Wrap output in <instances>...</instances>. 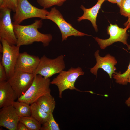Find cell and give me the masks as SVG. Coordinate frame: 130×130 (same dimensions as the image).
Listing matches in <instances>:
<instances>
[{
    "label": "cell",
    "mask_w": 130,
    "mask_h": 130,
    "mask_svg": "<svg viewBox=\"0 0 130 130\" xmlns=\"http://www.w3.org/2000/svg\"><path fill=\"white\" fill-rule=\"evenodd\" d=\"M125 103L128 107L130 106V94L129 97L126 101Z\"/></svg>",
    "instance_id": "obj_27"
},
{
    "label": "cell",
    "mask_w": 130,
    "mask_h": 130,
    "mask_svg": "<svg viewBox=\"0 0 130 130\" xmlns=\"http://www.w3.org/2000/svg\"><path fill=\"white\" fill-rule=\"evenodd\" d=\"M34 77L32 74L15 71L7 81L15 92L18 98L28 89L31 85Z\"/></svg>",
    "instance_id": "obj_10"
},
{
    "label": "cell",
    "mask_w": 130,
    "mask_h": 130,
    "mask_svg": "<svg viewBox=\"0 0 130 130\" xmlns=\"http://www.w3.org/2000/svg\"><path fill=\"white\" fill-rule=\"evenodd\" d=\"M67 0H37L38 3L43 8L46 9L54 6H61Z\"/></svg>",
    "instance_id": "obj_22"
},
{
    "label": "cell",
    "mask_w": 130,
    "mask_h": 130,
    "mask_svg": "<svg viewBox=\"0 0 130 130\" xmlns=\"http://www.w3.org/2000/svg\"><path fill=\"white\" fill-rule=\"evenodd\" d=\"M18 0H4L3 7L7 8L15 12L17 7Z\"/></svg>",
    "instance_id": "obj_24"
},
{
    "label": "cell",
    "mask_w": 130,
    "mask_h": 130,
    "mask_svg": "<svg viewBox=\"0 0 130 130\" xmlns=\"http://www.w3.org/2000/svg\"><path fill=\"white\" fill-rule=\"evenodd\" d=\"M105 1H108L109 2L115 4L116 3V0H105Z\"/></svg>",
    "instance_id": "obj_31"
},
{
    "label": "cell",
    "mask_w": 130,
    "mask_h": 130,
    "mask_svg": "<svg viewBox=\"0 0 130 130\" xmlns=\"http://www.w3.org/2000/svg\"><path fill=\"white\" fill-rule=\"evenodd\" d=\"M4 4V0H0V7H3Z\"/></svg>",
    "instance_id": "obj_29"
},
{
    "label": "cell",
    "mask_w": 130,
    "mask_h": 130,
    "mask_svg": "<svg viewBox=\"0 0 130 130\" xmlns=\"http://www.w3.org/2000/svg\"><path fill=\"white\" fill-rule=\"evenodd\" d=\"M20 121L23 123L29 130H40L41 124L31 116L20 117Z\"/></svg>",
    "instance_id": "obj_19"
},
{
    "label": "cell",
    "mask_w": 130,
    "mask_h": 130,
    "mask_svg": "<svg viewBox=\"0 0 130 130\" xmlns=\"http://www.w3.org/2000/svg\"><path fill=\"white\" fill-rule=\"evenodd\" d=\"M119 8L121 15L130 17V0H122Z\"/></svg>",
    "instance_id": "obj_23"
},
{
    "label": "cell",
    "mask_w": 130,
    "mask_h": 130,
    "mask_svg": "<svg viewBox=\"0 0 130 130\" xmlns=\"http://www.w3.org/2000/svg\"><path fill=\"white\" fill-rule=\"evenodd\" d=\"M50 82L49 78H45L39 74L35 76L31 85L25 93L18 98V101L29 104L35 102L42 96L50 93Z\"/></svg>",
    "instance_id": "obj_2"
},
{
    "label": "cell",
    "mask_w": 130,
    "mask_h": 130,
    "mask_svg": "<svg viewBox=\"0 0 130 130\" xmlns=\"http://www.w3.org/2000/svg\"><path fill=\"white\" fill-rule=\"evenodd\" d=\"M0 111V126L16 130L20 117L12 105L3 107Z\"/></svg>",
    "instance_id": "obj_13"
},
{
    "label": "cell",
    "mask_w": 130,
    "mask_h": 130,
    "mask_svg": "<svg viewBox=\"0 0 130 130\" xmlns=\"http://www.w3.org/2000/svg\"><path fill=\"white\" fill-rule=\"evenodd\" d=\"M99 52V50H98L95 53L96 63L93 67L90 69V72L97 77L98 70L101 68L107 73L110 78H112L113 74L115 73L116 70L115 65L117 61L114 57L108 54L104 57H101Z\"/></svg>",
    "instance_id": "obj_11"
},
{
    "label": "cell",
    "mask_w": 130,
    "mask_h": 130,
    "mask_svg": "<svg viewBox=\"0 0 130 130\" xmlns=\"http://www.w3.org/2000/svg\"><path fill=\"white\" fill-rule=\"evenodd\" d=\"M84 72L80 67L76 68L71 67L66 71H62L50 82L51 84L56 85L58 87L59 97L62 98L63 92L68 89L75 90L82 92L75 86V83L78 78L83 75Z\"/></svg>",
    "instance_id": "obj_3"
},
{
    "label": "cell",
    "mask_w": 130,
    "mask_h": 130,
    "mask_svg": "<svg viewBox=\"0 0 130 130\" xmlns=\"http://www.w3.org/2000/svg\"><path fill=\"white\" fill-rule=\"evenodd\" d=\"M12 106L14 108L20 117L31 116V111L30 104L25 102L15 101Z\"/></svg>",
    "instance_id": "obj_18"
},
{
    "label": "cell",
    "mask_w": 130,
    "mask_h": 130,
    "mask_svg": "<svg viewBox=\"0 0 130 130\" xmlns=\"http://www.w3.org/2000/svg\"><path fill=\"white\" fill-rule=\"evenodd\" d=\"M41 130H60L59 125L55 120L52 113L50 114L48 119L42 124Z\"/></svg>",
    "instance_id": "obj_21"
},
{
    "label": "cell",
    "mask_w": 130,
    "mask_h": 130,
    "mask_svg": "<svg viewBox=\"0 0 130 130\" xmlns=\"http://www.w3.org/2000/svg\"><path fill=\"white\" fill-rule=\"evenodd\" d=\"M0 40L3 47L2 55L0 61L5 69L8 80L15 72L20 47L10 45L3 39Z\"/></svg>",
    "instance_id": "obj_6"
},
{
    "label": "cell",
    "mask_w": 130,
    "mask_h": 130,
    "mask_svg": "<svg viewBox=\"0 0 130 130\" xmlns=\"http://www.w3.org/2000/svg\"><path fill=\"white\" fill-rule=\"evenodd\" d=\"M128 49L130 50V44L129 45ZM130 72V61L128 68L124 72L121 74L120 72H115L112 76L117 83L123 85H126L128 82V77Z\"/></svg>",
    "instance_id": "obj_20"
},
{
    "label": "cell",
    "mask_w": 130,
    "mask_h": 130,
    "mask_svg": "<svg viewBox=\"0 0 130 130\" xmlns=\"http://www.w3.org/2000/svg\"><path fill=\"white\" fill-rule=\"evenodd\" d=\"M11 11L6 7H0V39H4L10 45H16L17 39L11 21Z\"/></svg>",
    "instance_id": "obj_9"
},
{
    "label": "cell",
    "mask_w": 130,
    "mask_h": 130,
    "mask_svg": "<svg viewBox=\"0 0 130 130\" xmlns=\"http://www.w3.org/2000/svg\"><path fill=\"white\" fill-rule=\"evenodd\" d=\"M105 1V0H98L94 6L89 8H86L83 5H81L80 8L83 11L84 13L82 16L78 18V21L79 22L84 20L90 21L97 32L98 29L96 24L97 17L101 5Z\"/></svg>",
    "instance_id": "obj_15"
},
{
    "label": "cell",
    "mask_w": 130,
    "mask_h": 130,
    "mask_svg": "<svg viewBox=\"0 0 130 130\" xmlns=\"http://www.w3.org/2000/svg\"><path fill=\"white\" fill-rule=\"evenodd\" d=\"M127 25H129V28H130V17L128 18L127 21L124 24V26L125 27Z\"/></svg>",
    "instance_id": "obj_28"
},
{
    "label": "cell",
    "mask_w": 130,
    "mask_h": 130,
    "mask_svg": "<svg viewBox=\"0 0 130 130\" xmlns=\"http://www.w3.org/2000/svg\"><path fill=\"white\" fill-rule=\"evenodd\" d=\"M123 28L119 27L116 24H110L107 28V33L110 35L108 39H103L96 37H94L98 42L100 48L105 49L107 47L111 45L114 42H120L126 45L127 47L129 45L127 42V39L129 35L127 31L129 28L128 25Z\"/></svg>",
    "instance_id": "obj_8"
},
{
    "label": "cell",
    "mask_w": 130,
    "mask_h": 130,
    "mask_svg": "<svg viewBox=\"0 0 130 130\" xmlns=\"http://www.w3.org/2000/svg\"><path fill=\"white\" fill-rule=\"evenodd\" d=\"M42 20H36L33 23L26 25L13 23L17 39L16 45L20 47L38 42L42 43L45 47L48 46L52 37L50 34H44L38 31V29L41 28L42 25Z\"/></svg>",
    "instance_id": "obj_1"
},
{
    "label": "cell",
    "mask_w": 130,
    "mask_h": 130,
    "mask_svg": "<svg viewBox=\"0 0 130 130\" xmlns=\"http://www.w3.org/2000/svg\"><path fill=\"white\" fill-rule=\"evenodd\" d=\"M15 12L13 18V23L19 24L24 20L31 18L46 19L49 11L45 9H39L34 6L28 0H18Z\"/></svg>",
    "instance_id": "obj_4"
},
{
    "label": "cell",
    "mask_w": 130,
    "mask_h": 130,
    "mask_svg": "<svg viewBox=\"0 0 130 130\" xmlns=\"http://www.w3.org/2000/svg\"><path fill=\"white\" fill-rule=\"evenodd\" d=\"M16 130H29L23 123L19 121L17 124Z\"/></svg>",
    "instance_id": "obj_26"
},
{
    "label": "cell",
    "mask_w": 130,
    "mask_h": 130,
    "mask_svg": "<svg viewBox=\"0 0 130 130\" xmlns=\"http://www.w3.org/2000/svg\"><path fill=\"white\" fill-rule=\"evenodd\" d=\"M18 96L7 81L0 82V108L12 105Z\"/></svg>",
    "instance_id": "obj_14"
},
{
    "label": "cell",
    "mask_w": 130,
    "mask_h": 130,
    "mask_svg": "<svg viewBox=\"0 0 130 130\" xmlns=\"http://www.w3.org/2000/svg\"><path fill=\"white\" fill-rule=\"evenodd\" d=\"M65 68L64 56L61 55L53 59L49 58L43 55L40 58L39 65L33 74H39L45 78L59 73Z\"/></svg>",
    "instance_id": "obj_5"
},
{
    "label": "cell",
    "mask_w": 130,
    "mask_h": 130,
    "mask_svg": "<svg viewBox=\"0 0 130 130\" xmlns=\"http://www.w3.org/2000/svg\"><path fill=\"white\" fill-rule=\"evenodd\" d=\"M122 0H116V3L119 7L120 6Z\"/></svg>",
    "instance_id": "obj_30"
},
{
    "label": "cell",
    "mask_w": 130,
    "mask_h": 130,
    "mask_svg": "<svg viewBox=\"0 0 130 130\" xmlns=\"http://www.w3.org/2000/svg\"><path fill=\"white\" fill-rule=\"evenodd\" d=\"M128 82L130 83V72L129 73L128 77Z\"/></svg>",
    "instance_id": "obj_32"
},
{
    "label": "cell",
    "mask_w": 130,
    "mask_h": 130,
    "mask_svg": "<svg viewBox=\"0 0 130 130\" xmlns=\"http://www.w3.org/2000/svg\"><path fill=\"white\" fill-rule=\"evenodd\" d=\"M46 19L52 21L58 26L61 33L62 41L66 40L70 36H90L74 28L71 24L66 21L60 11L55 7L51 8L46 17Z\"/></svg>",
    "instance_id": "obj_7"
},
{
    "label": "cell",
    "mask_w": 130,
    "mask_h": 130,
    "mask_svg": "<svg viewBox=\"0 0 130 130\" xmlns=\"http://www.w3.org/2000/svg\"><path fill=\"white\" fill-rule=\"evenodd\" d=\"M31 116L42 124L49 119L50 114L47 113L41 109L35 102L30 104Z\"/></svg>",
    "instance_id": "obj_17"
},
{
    "label": "cell",
    "mask_w": 130,
    "mask_h": 130,
    "mask_svg": "<svg viewBox=\"0 0 130 130\" xmlns=\"http://www.w3.org/2000/svg\"><path fill=\"white\" fill-rule=\"evenodd\" d=\"M35 102L45 112L49 114L53 113L55 107L56 102L54 98L50 93L42 96Z\"/></svg>",
    "instance_id": "obj_16"
},
{
    "label": "cell",
    "mask_w": 130,
    "mask_h": 130,
    "mask_svg": "<svg viewBox=\"0 0 130 130\" xmlns=\"http://www.w3.org/2000/svg\"><path fill=\"white\" fill-rule=\"evenodd\" d=\"M40 58L30 55L26 52L20 53L16 63L15 71L33 74L39 64Z\"/></svg>",
    "instance_id": "obj_12"
},
{
    "label": "cell",
    "mask_w": 130,
    "mask_h": 130,
    "mask_svg": "<svg viewBox=\"0 0 130 130\" xmlns=\"http://www.w3.org/2000/svg\"><path fill=\"white\" fill-rule=\"evenodd\" d=\"M5 69L0 61V82L7 81Z\"/></svg>",
    "instance_id": "obj_25"
}]
</instances>
